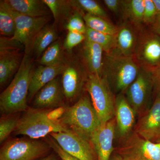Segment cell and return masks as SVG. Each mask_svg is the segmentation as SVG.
<instances>
[{"instance_id": "1", "label": "cell", "mask_w": 160, "mask_h": 160, "mask_svg": "<svg viewBox=\"0 0 160 160\" xmlns=\"http://www.w3.org/2000/svg\"><path fill=\"white\" fill-rule=\"evenodd\" d=\"M33 69L29 56H24L18 70L9 86L0 96V110L4 115L26 111Z\"/></svg>"}, {"instance_id": "2", "label": "cell", "mask_w": 160, "mask_h": 160, "mask_svg": "<svg viewBox=\"0 0 160 160\" xmlns=\"http://www.w3.org/2000/svg\"><path fill=\"white\" fill-rule=\"evenodd\" d=\"M58 119L66 129L91 143L92 136L102 125L88 95L64 108Z\"/></svg>"}, {"instance_id": "3", "label": "cell", "mask_w": 160, "mask_h": 160, "mask_svg": "<svg viewBox=\"0 0 160 160\" xmlns=\"http://www.w3.org/2000/svg\"><path fill=\"white\" fill-rule=\"evenodd\" d=\"M61 111L60 109H29L19 119L14 133L38 139L52 132L70 131L60 123L58 119L62 113L59 115V112Z\"/></svg>"}, {"instance_id": "4", "label": "cell", "mask_w": 160, "mask_h": 160, "mask_svg": "<svg viewBox=\"0 0 160 160\" xmlns=\"http://www.w3.org/2000/svg\"><path fill=\"white\" fill-rule=\"evenodd\" d=\"M140 68L132 57H125L111 53L104 56L102 77L111 89L118 92H126L136 78Z\"/></svg>"}, {"instance_id": "5", "label": "cell", "mask_w": 160, "mask_h": 160, "mask_svg": "<svg viewBox=\"0 0 160 160\" xmlns=\"http://www.w3.org/2000/svg\"><path fill=\"white\" fill-rule=\"evenodd\" d=\"M85 87L102 125L114 118L115 98L106 79L89 74Z\"/></svg>"}, {"instance_id": "6", "label": "cell", "mask_w": 160, "mask_h": 160, "mask_svg": "<svg viewBox=\"0 0 160 160\" xmlns=\"http://www.w3.org/2000/svg\"><path fill=\"white\" fill-rule=\"evenodd\" d=\"M116 154L122 160H160V142L147 141L132 131L121 138Z\"/></svg>"}, {"instance_id": "7", "label": "cell", "mask_w": 160, "mask_h": 160, "mask_svg": "<svg viewBox=\"0 0 160 160\" xmlns=\"http://www.w3.org/2000/svg\"><path fill=\"white\" fill-rule=\"evenodd\" d=\"M50 148L48 143L25 138L12 139L0 150V160H34L46 155Z\"/></svg>"}, {"instance_id": "8", "label": "cell", "mask_w": 160, "mask_h": 160, "mask_svg": "<svg viewBox=\"0 0 160 160\" xmlns=\"http://www.w3.org/2000/svg\"><path fill=\"white\" fill-rule=\"evenodd\" d=\"M3 1L15 23V32L11 38L25 46L26 54H28L32 50L36 36L46 26L48 18L47 16L32 18L21 14L10 9Z\"/></svg>"}, {"instance_id": "9", "label": "cell", "mask_w": 160, "mask_h": 160, "mask_svg": "<svg viewBox=\"0 0 160 160\" xmlns=\"http://www.w3.org/2000/svg\"><path fill=\"white\" fill-rule=\"evenodd\" d=\"M153 87L151 69L140 68L136 78L126 91V97L136 115H142Z\"/></svg>"}, {"instance_id": "10", "label": "cell", "mask_w": 160, "mask_h": 160, "mask_svg": "<svg viewBox=\"0 0 160 160\" xmlns=\"http://www.w3.org/2000/svg\"><path fill=\"white\" fill-rule=\"evenodd\" d=\"M60 147L80 160H98L92 144L72 132H52L49 135Z\"/></svg>"}, {"instance_id": "11", "label": "cell", "mask_w": 160, "mask_h": 160, "mask_svg": "<svg viewBox=\"0 0 160 160\" xmlns=\"http://www.w3.org/2000/svg\"><path fill=\"white\" fill-rule=\"evenodd\" d=\"M133 131L147 141L160 142V97L157 96L151 108L140 116Z\"/></svg>"}, {"instance_id": "12", "label": "cell", "mask_w": 160, "mask_h": 160, "mask_svg": "<svg viewBox=\"0 0 160 160\" xmlns=\"http://www.w3.org/2000/svg\"><path fill=\"white\" fill-rule=\"evenodd\" d=\"M134 55L150 69L160 65V36L153 33L143 36L137 43Z\"/></svg>"}, {"instance_id": "13", "label": "cell", "mask_w": 160, "mask_h": 160, "mask_svg": "<svg viewBox=\"0 0 160 160\" xmlns=\"http://www.w3.org/2000/svg\"><path fill=\"white\" fill-rule=\"evenodd\" d=\"M116 127L114 118L102 124L92 136L91 142L96 152L98 160H110L114 150L113 142Z\"/></svg>"}, {"instance_id": "14", "label": "cell", "mask_w": 160, "mask_h": 160, "mask_svg": "<svg viewBox=\"0 0 160 160\" xmlns=\"http://www.w3.org/2000/svg\"><path fill=\"white\" fill-rule=\"evenodd\" d=\"M84 82L82 67L74 61L65 63L62 73L61 84L65 98L68 101L74 99L81 92Z\"/></svg>"}, {"instance_id": "15", "label": "cell", "mask_w": 160, "mask_h": 160, "mask_svg": "<svg viewBox=\"0 0 160 160\" xmlns=\"http://www.w3.org/2000/svg\"><path fill=\"white\" fill-rule=\"evenodd\" d=\"M65 96L61 80L57 77L46 84L38 92L34 97L33 106L35 109L62 107Z\"/></svg>"}, {"instance_id": "16", "label": "cell", "mask_w": 160, "mask_h": 160, "mask_svg": "<svg viewBox=\"0 0 160 160\" xmlns=\"http://www.w3.org/2000/svg\"><path fill=\"white\" fill-rule=\"evenodd\" d=\"M136 115L124 95L121 93L115 98V118L120 138L124 137L132 132Z\"/></svg>"}, {"instance_id": "17", "label": "cell", "mask_w": 160, "mask_h": 160, "mask_svg": "<svg viewBox=\"0 0 160 160\" xmlns=\"http://www.w3.org/2000/svg\"><path fill=\"white\" fill-rule=\"evenodd\" d=\"M65 67L64 62L51 66H41L35 69L29 86L28 101L34 98L40 89L58 76L62 74Z\"/></svg>"}, {"instance_id": "18", "label": "cell", "mask_w": 160, "mask_h": 160, "mask_svg": "<svg viewBox=\"0 0 160 160\" xmlns=\"http://www.w3.org/2000/svg\"><path fill=\"white\" fill-rule=\"evenodd\" d=\"M137 43L134 32L128 25L124 24L117 29L114 35V46L109 53L132 57L134 55Z\"/></svg>"}, {"instance_id": "19", "label": "cell", "mask_w": 160, "mask_h": 160, "mask_svg": "<svg viewBox=\"0 0 160 160\" xmlns=\"http://www.w3.org/2000/svg\"><path fill=\"white\" fill-rule=\"evenodd\" d=\"M104 52L98 44L86 39L84 41L83 56L89 74L102 76Z\"/></svg>"}, {"instance_id": "20", "label": "cell", "mask_w": 160, "mask_h": 160, "mask_svg": "<svg viewBox=\"0 0 160 160\" xmlns=\"http://www.w3.org/2000/svg\"><path fill=\"white\" fill-rule=\"evenodd\" d=\"M5 2L13 11L32 18L43 17L49 14L46 6L39 0H6Z\"/></svg>"}, {"instance_id": "21", "label": "cell", "mask_w": 160, "mask_h": 160, "mask_svg": "<svg viewBox=\"0 0 160 160\" xmlns=\"http://www.w3.org/2000/svg\"><path fill=\"white\" fill-rule=\"evenodd\" d=\"M20 55L14 49L1 50L0 84L2 86L18 71L21 65Z\"/></svg>"}, {"instance_id": "22", "label": "cell", "mask_w": 160, "mask_h": 160, "mask_svg": "<svg viewBox=\"0 0 160 160\" xmlns=\"http://www.w3.org/2000/svg\"><path fill=\"white\" fill-rule=\"evenodd\" d=\"M57 38V33L54 26L46 25L36 36L32 50L37 57H40Z\"/></svg>"}, {"instance_id": "23", "label": "cell", "mask_w": 160, "mask_h": 160, "mask_svg": "<svg viewBox=\"0 0 160 160\" xmlns=\"http://www.w3.org/2000/svg\"><path fill=\"white\" fill-rule=\"evenodd\" d=\"M122 8L126 17L136 26L144 22V0L122 1Z\"/></svg>"}, {"instance_id": "24", "label": "cell", "mask_w": 160, "mask_h": 160, "mask_svg": "<svg viewBox=\"0 0 160 160\" xmlns=\"http://www.w3.org/2000/svg\"><path fill=\"white\" fill-rule=\"evenodd\" d=\"M83 19L87 27L92 30L111 35L116 33L117 28L104 18L86 13Z\"/></svg>"}, {"instance_id": "25", "label": "cell", "mask_w": 160, "mask_h": 160, "mask_svg": "<svg viewBox=\"0 0 160 160\" xmlns=\"http://www.w3.org/2000/svg\"><path fill=\"white\" fill-rule=\"evenodd\" d=\"M63 62L61 43L57 41L52 44L42 54L39 63L41 65L51 66Z\"/></svg>"}, {"instance_id": "26", "label": "cell", "mask_w": 160, "mask_h": 160, "mask_svg": "<svg viewBox=\"0 0 160 160\" xmlns=\"http://www.w3.org/2000/svg\"><path fill=\"white\" fill-rule=\"evenodd\" d=\"M86 39L101 46L106 53H109L113 48L114 35H111L92 30L87 27Z\"/></svg>"}, {"instance_id": "27", "label": "cell", "mask_w": 160, "mask_h": 160, "mask_svg": "<svg viewBox=\"0 0 160 160\" xmlns=\"http://www.w3.org/2000/svg\"><path fill=\"white\" fill-rule=\"evenodd\" d=\"M16 26L12 16L8 11L4 1L0 2V31L1 34L12 38L15 32Z\"/></svg>"}, {"instance_id": "28", "label": "cell", "mask_w": 160, "mask_h": 160, "mask_svg": "<svg viewBox=\"0 0 160 160\" xmlns=\"http://www.w3.org/2000/svg\"><path fill=\"white\" fill-rule=\"evenodd\" d=\"M42 2L51 12L56 21H58L63 16L68 15L72 6L70 1L43 0Z\"/></svg>"}, {"instance_id": "29", "label": "cell", "mask_w": 160, "mask_h": 160, "mask_svg": "<svg viewBox=\"0 0 160 160\" xmlns=\"http://www.w3.org/2000/svg\"><path fill=\"white\" fill-rule=\"evenodd\" d=\"M72 6L83 9L87 13L106 18L107 17L106 12L96 1L93 0L70 1Z\"/></svg>"}, {"instance_id": "30", "label": "cell", "mask_w": 160, "mask_h": 160, "mask_svg": "<svg viewBox=\"0 0 160 160\" xmlns=\"http://www.w3.org/2000/svg\"><path fill=\"white\" fill-rule=\"evenodd\" d=\"M19 119L13 117L1 118L0 121V143L2 144L17 127Z\"/></svg>"}, {"instance_id": "31", "label": "cell", "mask_w": 160, "mask_h": 160, "mask_svg": "<svg viewBox=\"0 0 160 160\" xmlns=\"http://www.w3.org/2000/svg\"><path fill=\"white\" fill-rule=\"evenodd\" d=\"M65 28L68 31L75 32L85 34L87 26L83 17H82L79 12L75 11L69 17L65 26Z\"/></svg>"}, {"instance_id": "32", "label": "cell", "mask_w": 160, "mask_h": 160, "mask_svg": "<svg viewBox=\"0 0 160 160\" xmlns=\"http://www.w3.org/2000/svg\"><path fill=\"white\" fill-rule=\"evenodd\" d=\"M158 14L157 9L153 0H144L143 22L152 25L156 19Z\"/></svg>"}, {"instance_id": "33", "label": "cell", "mask_w": 160, "mask_h": 160, "mask_svg": "<svg viewBox=\"0 0 160 160\" xmlns=\"http://www.w3.org/2000/svg\"><path fill=\"white\" fill-rule=\"evenodd\" d=\"M85 40L86 36L85 34L75 32L69 31L64 41V48L67 51H71L74 47Z\"/></svg>"}, {"instance_id": "34", "label": "cell", "mask_w": 160, "mask_h": 160, "mask_svg": "<svg viewBox=\"0 0 160 160\" xmlns=\"http://www.w3.org/2000/svg\"><path fill=\"white\" fill-rule=\"evenodd\" d=\"M46 142L49 144L50 148H52L62 160H80L77 158L72 156L67 153L59 146L53 138L50 135L47 136Z\"/></svg>"}, {"instance_id": "35", "label": "cell", "mask_w": 160, "mask_h": 160, "mask_svg": "<svg viewBox=\"0 0 160 160\" xmlns=\"http://www.w3.org/2000/svg\"><path fill=\"white\" fill-rule=\"evenodd\" d=\"M153 87L155 88L158 96L160 97V65L151 69Z\"/></svg>"}, {"instance_id": "36", "label": "cell", "mask_w": 160, "mask_h": 160, "mask_svg": "<svg viewBox=\"0 0 160 160\" xmlns=\"http://www.w3.org/2000/svg\"><path fill=\"white\" fill-rule=\"evenodd\" d=\"M103 2L109 10L115 13H118L122 6V1L118 0H105Z\"/></svg>"}, {"instance_id": "37", "label": "cell", "mask_w": 160, "mask_h": 160, "mask_svg": "<svg viewBox=\"0 0 160 160\" xmlns=\"http://www.w3.org/2000/svg\"><path fill=\"white\" fill-rule=\"evenodd\" d=\"M153 32L160 36V14H158L156 19L152 24Z\"/></svg>"}, {"instance_id": "38", "label": "cell", "mask_w": 160, "mask_h": 160, "mask_svg": "<svg viewBox=\"0 0 160 160\" xmlns=\"http://www.w3.org/2000/svg\"><path fill=\"white\" fill-rule=\"evenodd\" d=\"M158 12V14H160V0H153Z\"/></svg>"}, {"instance_id": "39", "label": "cell", "mask_w": 160, "mask_h": 160, "mask_svg": "<svg viewBox=\"0 0 160 160\" xmlns=\"http://www.w3.org/2000/svg\"><path fill=\"white\" fill-rule=\"evenodd\" d=\"M40 160H58V159L54 156L51 155H49V156L43 158Z\"/></svg>"}, {"instance_id": "40", "label": "cell", "mask_w": 160, "mask_h": 160, "mask_svg": "<svg viewBox=\"0 0 160 160\" xmlns=\"http://www.w3.org/2000/svg\"><path fill=\"white\" fill-rule=\"evenodd\" d=\"M122 160V158L120 156L117 154L114 155L112 158H111V160Z\"/></svg>"}]
</instances>
